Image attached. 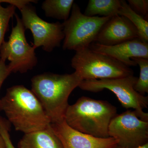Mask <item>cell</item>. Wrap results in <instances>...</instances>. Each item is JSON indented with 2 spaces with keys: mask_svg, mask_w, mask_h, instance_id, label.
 <instances>
[{
  "mask_svg": "<svg viewBox=\"0 0 148 148\" xmlns=\"http://www.w3.org/2000/svg\"><path fill=\"white\" fill-rule=\"evenodd\" d=\"M82 80L75 71L63 75L45 73L32 78V91L42 106L51 123L65 119L69 96Z\"/></svg>",
  "mask_w": 148,
  "mask_h": 148,
  "instance_id": "cell-1",
  "label": "cell"
},
{
  "mask_svg": "<svg viewBox=\"0 0 148 148\" xmlns=\"http://www.w3.org/2000/svg\"><path fill=\"white\" fill-rule=\"evenodd\" d=\"M2 110L17 131L24 134L44 129L51 122L36 95L23 85L9 88L1 98Z\"/></svg>",
  "mask_w": 148,
  "mask_h": 148,
  "instance_id": "cell-2",
  "label": "cell"
},
{
  "mask_svg": "<svg viewBox=\"0 0 148 148\" xmlns=\"http://www.w3.org/2000/svg\"><path fill=\"white\" fill-rule=\"evenodd\" d=\"M117 109L108 101L83 96L75 104L69 105L65 116L67 124L73 129L99 138H109L112 120Z\"/></svg>",
  "mask_w": 148,
  "mask_h": 148,
  "instance_id": "cell-3",
  "label": "cell"
},
{
  "mask_svg": "<svg viewBox=\"0 0 148 148\" xmlns=\"http://www.w3.org/2000/svg\"><path fill=\"white\" fill-rule=\"evenodd\" d=\"M71 66L83 80L113 79L134 75L129 67L89 47L76 51Z\"/></svg>",
  "mask_w": 148,
  "mask_h": 148,
  "instance_id": "cell-4",
  "label": "cell"
},
{
  "mask_svg": "<svg viewBox=\"0 0 148 148\" xmlns=\"http://www.w3.org/2000/svg\"><path fill=\"white\" fill-rule=\"evenodd\" d=\"M111 18L86 16L74 3L71 16L62 23L64 34L63 49L77 51L89 47L95 42L103 25Z\"/></svg>",
  "mask_w": 148,
  "mask_h": 148,
  "instance_id": "cell-5",
  "label": "cell"
},
{
  "mask_svg": "<svg viewBox=\"0 0 148 148\" xmlns=\"http://www.w3.org/2000/svg\"><path fill=\"white\" fill-rule=\"evenodd\" d=\"M134 75L113 79L83 80L79 87L83 90L98 92L106 89L113 92L123 108H132L142 120L148 121V114L144 112L148 106V97L134 89L138 79Z\"/></svg>",
  "mask_w": 148,
  "mask_h": 148,
  "instance_id": "cell-6",
  "label": "cell"
},
{
  "mask_svg": "<svg viewBox=\"0 0 148 148\" xmlns=\"http://www.w3.org/2000/svg\"><path fill=\"white\" fill-rule=\"evenodd\" d=\"M15 16L16 26L12 28L8 40L4 41L0 47V59L10 61L8 66L11 73H24L36 66L38 59L35 49L27 42L21 18L16 14Z\"/></svg>",
  "mask_w": 148,
  "mask_h": 148,
  "instance_id": "cell-7",
  "label": "cell"
},
{
  "mask_svg": "<svg viewBox=\"0 0 148 148\" xmlns=\"http://www.w3.org/2000/svg\"><path fill=\"white\" fill-rule=\"evenodd\" d=\"M21 19L25 29L31 30L34 38L33 47L35 49L41 47L47 52H51L59 47L64 39L62 24L49 23L38 16L34 7L30 3L20 10Z\"/></svg>",
  "mask_w": 148,
  "mask_h": 148,
  "instance_id": "cell-8",
  "label": "cell"
},
{
  "mask_svg": "<svg viewBox=\"0 0 148 148\" xmlns=\"http://www.w3.org/2000/svg\"><path fill=\"white\" fill-rule=\"evenodd\" d=\"M108 134L117 141L120 147L130 148L143 145L148 143V121L140 119L135 110H128L112 120Z\"/></svg>",
  "mask_w": 148,
  "mask_h": 148,
  "instance_id": "cell-9",
  "label": "cell"
},
{
  "mask_svg": "<svg viewBox=\"0 0 148 148\" xmlns=\"http://www.w3.org/2000/svg\"><path fill=\"white\" fill-rule=\"evenodd\" d=\"M51 127L64 148H115L118 142L114 138H99L73 129L65 121L51 123Z\"/></svg>",
  "mask_w": 148,
  "mask_h": 148,
  "instance_id": "cell-10",
  "label": "cell"
},
{
  "mask_svg": "<svg viewBox=\"0 0 148 148\" xmlns=\"http://www.w3.org/2000/svg\"><path fill=\"white\" fill-rule=\"evenodd\" d=\"M89 48L95 52L110 56L129 67L137 65L132 61V58L148 59V43L144 42L138 38L114 45H104L93 42Z\"/></svg>",
  "mask_w": 148,
  "mask_h": 148,
  "instance_id": "cell-11",
  "label": "cell"
},
{
  "mask_svg": "<svg viewBox=\"0 0 148 148\" xmlns=\"http://www.w3.org/2000/svg\"><path fill=\"white\" fill-rule=\"evenodd\" d=\"M138 38V31L124 16L111 17L102 27L94 42L102 45H116Z\"/></svg>",
  "mask_w": 148,
  "mask_h": 148,
  "instance_id": "cell-12",
  "label": "cell"
},
{
  "mask_svg": "<svg viewBox=\"0 0 148 148\" xmlns=\"http://www.w3.org/2000/svg\"><path fill=\"white\" fill-rule=\"evenodd\" d=\"M18 148H64L51 124L45 129L25 134L18 143Z\"/></svg>",
  "mask_w": 148,
  "mask_h": 148,
  "instance_id": "cell-13",
  "label": "cell"
},
{
  "mask_svg": "<svg viewBox=\"0 0 148 148\" xmlns=\"http://www.w3.org/2000/svg\"><path fill=\"white\" fill-rule=\"evenodd\" d=\"M121 0H89L84 14L88 16L110 17L118 15Z\"/></svg>",
  "mask_w": 148,
  "mask_h": 148,
  "instance_id": "cell-14",
  "label": "cell"
},
{
  "mask_svg": "<svg viewBox=\"0 0 148 148\" xmlns=\"http://www.w3.org/2000/svg\"><path fill=\"white\" fill-rule=\"evenodd\" d=\"M74 3L73 0H46L42 8L47 17L65 21L69 18Z\"/></svg>",
  "mask_w": 148,
  "mask_h": 148,
  "instance_id": "cell-15",
  "label": "cell"
},
{
  "mask_svg": "<svg viewBox=\"0 0 148 148\" xmlns=\"http://www.w3.org/2000/svg\"><path fill=\"white\" fill-rule=\"evenodd\" d=\"M118 14L127 18L137 29L139 38L144 42L148 43V22L145 18L132 10L124 0H121Z\"/></svg>",
  "mask_w": 148,
  "mask_h": 148,
  "instance_id": "cell-16",
  "label": "cell"
},
{
  "mask_svg": "<svg viewBox=\"0 0 148 148\" xmlns=\"http://www.w3.org/2000/svg\"><path fill=\"white\" fill-rule=\"evenodd\" d=\"M132 60L140 69V76L134 86V89L141 95H145L148 92V59L138 57Z\"/></svg>",
  "mask_w": 148,
  "mask_h": 148,
  "instance_id": "cell-17",
  "label": "cell"
},
{
  "mask_svg": "<svg viewBox=\"0 0 148 148\" xmlns=\"http://www.w3.org/2000/svg\"><path fill=\"white\" fill-rule=\"evenodd\" d=\"M16 8L11 5L3 7L0 3V47L4 41L5 35L8 29L10 21L15 15Z\"/></svg>",
  "mask_w": 148,
  "mask_h": 148,
  "instance_id": "cell-18",
  "label": "cell"
},
{
  "mask_svg": "<svg viewBox=\"0 0 148 148\" xmlns=\"http://www.w3.org/2000/svg\"><path fill=\"white\" fill-rule=\"evenodd\" d=\"M10 123L8 120L0 116V135L4 140L6 148H16L13 146L10 139L9 132Z\"/></svg>",
  "mask_w": 148,
  "mask_h": 148,
  "instance_id": "cell-19",
  "label": "cell"
},
{
  "mask_svg": "<svg viewBox=\"0 0 148 148\" xmlns=\"http://www.w3.org/2000/svg\"><path fill=\"white\" fill-rule=\"evenodd\" d=\"M128 4L132 10L141 16H147L148 0H128Z\"/></svg>",
  "mask_w": 148,
  "mask_h": 148,
  "instance_id": "cell-20",
  "label": "cell"
},
{
  "mask_svg": "<svg viewBox=\"0 0 148 148\" xmlns=\"http://www.w3.org/2000/svg\"><path fill=\"white\" fill-rule=\"evenodd\" d=\"M11 73L6 64L5 61L0 59V90L3 83ZM1 111V98H0V112Z\"/></svg>",
  "mask_w": 148,
  "mask_h": 148,
  "instance_id": "cell-21",
  "label": "cell"
},
{
  "mask_svg": "<svg viewBox=\"0 0 148 148\" xmlns=\"http://www.w3.org/2000/svg\"><path fill=\"white\" fill-rule=\"evenodd\" d=\"M31 2L37 3L38 2L36 1L31 0H0V3H8L10 5L17 8L19 10Z\"/></svg>",
  "mask_w": 148,
  "mask_h": 148,
  "instance_id": "cell-22",
  "label": "cell"
},
{
  "mask_svg": "<svg viewBox=\"0 0 148 148\" xmlns=\"http://www.w3.org/2000/svg\"><path fill=\"white\" fill-rule=\"evenodd\" d=\"M0 148H6L4 140L1 135H0Z\"/></svg>",
  "mask_w": 148,
  "mask_h": 148,
  "instance_id": "cell-23",
  "label": "cell"
},
{
  "mask_svg": "<svg viewBox=\"0 0 148 148\" xmlns=\"http://www.w3.org/2000/svg\"><path fill=\"white\" fill-rule=\"evenodd\" d=\"M115 148H129L123 147H120V146H119L117 145ZM130 148H148V143H146V144H145V145H143L139 146V147H136Z\"/></svg>",
  "mask_w": 148,
  "mask_h": 148,
  "instance_id": "cell-24",
  "label": "cell"
}]
</instances>
